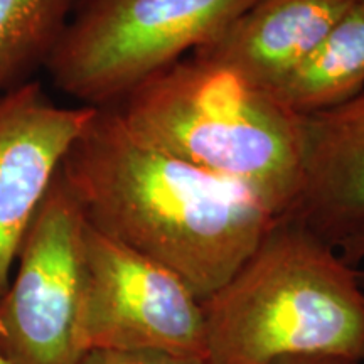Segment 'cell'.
Wrapping results in <instances>:
<instances>
[{
	"mask_svg": "<svg viewBox=\"0 0 364 364\" xmlns=\"http://www.w3.org/2000/svg\"><path fill=\"white\" fill-rule=\"evenodd\" d=\"M88 225L167 267L204 300L280 221L252 193L135 135L97 108L61 166Z\"/></svg>",
	"mask_w": 364,
	"mask_h": 364,
	"instance_id": "cell-1",
	"label": "cell"
},
{
	"mask_svg": "<svg viewBox=\"0 0 364 364\" xmlns=\"http://www.w3.org/2000/svg\"><path fill=\"white\" fill-rule=\"evenodd\" d=\"M201 302L204 364H273L289 358L364 363L358 268L292 218L277 223Z\"/></svg>",
	"mask_w": 364,
	"mask_h": 364,
	"instance_id": "cell-2",
	"label": "cell"
},
{
	"mask_svg": "<svg viewBox=\"0 0 364 364\" xmlns=\"http://www.w3.org/2000/svg\"><path fill=\"white\" fill-rule=\"evenodd\" d=\"M145 142L252 193L280 220L304 184V117L221 63L189 56L115 105Z\"/></svg>",
	"mask_w": 364,
	"mask_h": 364,
	"instance_id": "cell-3",
	"label": "cell"
},
{
	"mask_svg": "<svg viewBox=\"0 0 364 364\" xmlns=\"http://www.w3.org/2000/svg\"><path fill=\"white\" fill-rule=\"evenodd\" d=\"M253 0H78L46 65L81 107H115L211 43Z\"/></svg>",
	"mask_w": 364,
	"mask_h": 364,
	"instance_id": "cell-4",
	"label": "cell"
},
{
	"mask_svg": "<svg viewBox=\"0 0 364 364\" xmlns=\"http://www.w3.org/2000/svg\"><path fill=\"white\" fill-rule=\"evenodd\" d=\"M86 230L83 209L59 171L0 299V356L7 364H75L86 351Z\"/></svg>",
	"mask_w": 364,
	"mask_h": 364,
	"instance_id": "cell-5",
	"label": "cell"
},
{
	"mask_svg": "<svg viewBox=\"0 0 364 364\" xmlns=\"http://www.w3.org/2000/svg\"><path fill=\"white\" fill-rule=\"evenodd\" d=\"M85 348L145 349L203 359V302L177 273L86 230Z\"/></svg>",
	"mask_w": 364,
	"mask_h": 364,
	"instance_id": "cell-6",
	"label": "cell"
},
{
	"mask_svg": "<svg viewBox=\"0 0 364 364\" xmlns=\"http://www.w3.org/2000/svg\"><path fill=\"white\" fill-rule=\"evenodd\" d=\"M95 110L56 105L36 80L0 98V299L27 228Z\"/></svg>",
	"mask_w": 364,
	"mask_h": 364,
	"instance_id": "cell-7",
	"label": "cell"
},
{
	"mask_svg": "<svg viewBox=\"0 0 364 364\" xmlns=\"http://www.w3.org/2000/svg\"><path fill=\"white\" fill-rule=\"evenodd\" d=\"M304 184L292 220L332 247L364 221V90L304 117Z\"/></svg>",
	"mask_w": 364,
	"mask_h": 364,
	"instance_id": "cell-8",
	"label": "cell"
},
{
	"mask_svg": "<svg viewBox=\"0 0 364 364\" xmlns=\"http://www.w3.org/2000/svg\"><path fill=\"white\" fill-rule=\"evenodd\" d=\"M358 0H253L196 56L273 91L316 51Z\"/></svg>",
	"mask_w": 364,
	"mask_h": 364,
	"instance_id": "cell-9",
	"label": "cell"
},
{
	"mask_svg": "<svg viewBox=\"0 0 364 364\" xmlns=\"http://www.w3.org/2000/svg\"><path fill=\"white\" fill-rule=\"evenodd\" d=\"M364 90V0H358L324 41L272 91L300 117L339 107Z\"/></svg>",
	"mask_w": 364,
	"mask_h": 364,
	"instance_id": "cell-10",
	"label": "cell"
},
{
	"mask_svg": "<svg viewBox=\"0 0 364 364\" xmlns=\"http://www.w3.org/2000/svg\"><path fill=\"white\" fill-rule=\"evenodd\" d=\"M78 0H0V98L46 70Z\"/></svg>",
	"mask_w": 364,
	"mask_h": 364,
	"instance_id": "cell-11",
	"label": "cell"
},
{
	"mask_svg": "<svg viewBox=\"0 0 364 364\" xmlns=\"http://www.w3.org/2000/svg\"><path fill=\"white\" fill-rule=\"evenodd\" d=\"M75 364H204V361L199 358H186L161 351H145V349L91 348L86 349Z\"/></svg>",
	"mask_w": 364,
	"mask_h": 364,
	"instance_id": "cell-12",
	"label": "cell"
},
{
	"mask_svg": "<svg viewBox=\"0 0 364 364\" xmlns=\"http://www.w3.org/2000/svg\"><path fill=\"white\" fill-rule=\"evenodd\" d=\"M336 248H338L346 263L358 268L359 280L364 287V221L344 240H341Z\"/></svg>",
	"mask_w": 364,
	"mask_h": 364,
	"instance_id": "cell-13",
	"label": "cell"
},
{
	"mask_svg": "<svg viewBox=\"0 0 364 364\" xmlns=\"http://www.w3.org/2000/svg\"><path fill=\"white\" fill-rule=\"evenodd\" d=\"M273 364H363L351 359H339V358H289L282 359Z\"/></svg>",
	"mask_w": 364,
	"mask_h": 364,
	"instance_id": "cell-14",
	"label": "cell"
},
{
	"mask_svg": "<svg viewBox=\"0 0 364 364\" xmlns=\"http://www.w3.org/2000/svg\"><path fill=\"white\" fill-rule=\"evenodd\" d=\"M0 364H7V363L2 359V356H0Z\"/></svg>",
	"mask_w": 364,
	"mask_h": 364,
	"instance_id": "cell-15",
	"label": "cell"
}]
</instances>
